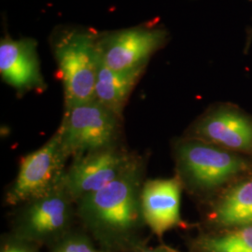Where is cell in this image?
<instances>
[{
  "label": "cell",
  "mask_w": 252,
  "mask_h": 252,
  "mask_svg": "<svg viewBox=\"0 0 252 252\" xmlns=\"http://www.w3.org/2000/svg\"><path fill=\"white\" fill-rule=\"evenodd\" d=\"M146 164L135 156L116 180L77 203V215L106 241L124 240L145 223L141 190Z\"/></svg>",
  "instance_id": "6da1fadb"
},
{
  "label": "cell",
  "mask_w": 252,
  "mask_h": 252,
  "mask_svg": "<svg viewBox=\"0 0 252 252\" xmlns=\"http://www.w3.org/2000/svg\"><path fill=\"white\" fill-rule=\"evenodd\" d=\"M176 176L190 195L208 203L252 173V159L184 135L173 144Z\"/></svg>",
  "instance_id": "7a4b0ae2"
},
{
  "label": "cell",
  "mask_w": 252,
  "mask_h": 252,
  "mask_svg": "<svg viewBox=\"0 0 252 252\" xmlns=\"http://www.w3.org/2000/svg\"><path fill=\"white\" fill-rule=\"evenodd\" d=\"M99 34L94 29L64 26L51 35V49L63 83V107L94 99L101 62Z\"/></svg>",
  "instance_id": "3957f363"
},
{
  "label": "cell",
  "mask_w": 252,
  "mask_h": 252,
  "mask_svg": "<svg viewBox=\"0 0 252 252\" xmlns=\"http://www.w3.org/2000/svg\"><path fill=\"white\" fill-rule=\"evenodd\" d=\"M70 155L58 131L43 146L24 156L5 194V204L20 207L62 186Z\"/></svg>",
  "instance_id": "277c9868"
},
{
  "label": "cell",
  "mask_w": 252,
  "mask_h": 252,
  "mask_svg": "<svg viewBox=\"0 0 252 252\" xmlns=\"http://www.w3.org/2000/svg\"><path fill=\"white\" fill-rule=\"evenodd\" d=\"M123 118L96 100L64 107L57 131L73 159L116 143Z\"/></svg>",
  "instance_id": "5b68a950"
},
{
  "label": "cell",
  "mask_w": 252,
  "mask_h": 252,
  "mask_svg": "<svg viewBox=\"0 0 252 252\" xmlns=\"http://www.w3.org/2000/svg\"><path fill=\"white\" fill-rule=\"evenodd\" d=\"M167 41V30L153 23L100 33L101 61L115 71L146 69L153 54Z\"/></svg>",
  "instance_id": "8992f818"
},
{
  "label": "cell",
  "mask_w": 252,
  "mask_h": 252,
  "mask_svg": "<svg viewBox=\"0 0 252 252\" xmlns=\"http://www.w3.org/2000/svg\"><path fill=\"white\" fill-rule=\"evenodd\" d=\"M76 214L77 203L61 186L20 206L15 219L17 237L27 242L60 240Z\"/></svg>",
  "instance_id": "52a82bcc"
},
{
  "label": "cell",
  "mask_w": 252,
  "mask_h": 252,
  "mask_svg": "<svg viewBox=\"0 0 252 252\" xmlns=\"http://www.w3.org/2000/svg\"><path fill=\"white\" fill-rule=\"evenodd\" d=\"M186 135L252 159V116L234 104L209 107L191 124Z\"/></svg>",
  "instance_id": "ba28073f"
},
{
  "label": "cell",
  "mask_w": 252,
  "mask_h": 252,
  "mask_svg": "<svg viewBox=\"0 0 252 252\" xmlns=\"http://www.w3.org/2000/svg\"><path fill=\"white\" fill-rule=\"evenodd\" d=\"M135 155L116 147V144L73 159L67 167L62 186L73 200L97 191L116 180L134 161Z\"/></svg>",
  "instance_id": "9c48e42d"
},
{
  "label": "cell",
  "mask_w": 252,
  "mask_h": 252,
  "mask_svg": "<svg viewBox=\"0 0 252 252\" xmlns=\"http://www.w3.org/2000/svg\"><path fill=\"white\" fill-rule=\"evenodd\" d=\"M0 75L19 94L45 90L36 43L33 38L14 39L5 36L1 39Z\"/></svg>",
  "instance_id": "30bf717a"
},
{
  "label": "cell",
  "mask_w": 252,
  "mask_h": 252,
  "mask_svg": "<svg viewBox=\"0 0 252 252\" xmlns=\"http://www.w3.org/2000/svg\"><path fill=\"white\" fill-rule=\"evenodd\" d=\"M183 185L175 176L145 180L141 190V208L145 224L158 236L183 226L180 203Z\"/></svg>",
  "instance_id": "8fae6325"
},
{
  "label": "cell",
  "mask_w": 252,
  "mask_h": 252,
  "mask_svg": "<svg viewBox=\"0 0 252 252\" xmlns=\"http://www.w3.org/2000/svg\"><path fill=\"white\" fill-rule=\"evenodd\" d=\"M208 221L224 230L252 225V173L207 203Z\"/></svg>",
  "instance_id": "7c38bea8"
},
{
  "label": "cell",
  "mask_w": 252,
  "mask_h": 252,
  "mask_svg": "<svg viewBox=\"0 0 252 252\" xmlns=\"http://www.w3.org/2000/svg\"><path fill=\"white\" fill-rule=\"evenodd\" d=\"M145 70L115 71L101 61L94 89V100L119 117L124 118L126 103Z\"/></svg>",
  "instance_id": "4fadbf2b"
},
{
  "label": "cell",
  "mask_w": 252,
  "mask_h": 252,
  "mask_svg": "<svg viewBox=\"0 0 252 252\" xmlns=\"http://www.w3.org/2000/svg\"><path fill=\"white\" fill-rule=\"evenodd\" d=\"M199 252H252V225L206 235L196 242Z\"/></svg>",
  "instance_id": "5bb4252c"
},
{
  "label": "cell",
  "mask_w": 252,
  "mask_h": 252,
  "mask_svg": "<svg viewBox=\"0 0 252 252\" xmlns=\"http://www.w3.org/2000/svg\"><path fill=\"white\" fill-rule=\"evenodd\" d=\"M53 252H101L83 234H65L55 246Z\"/></svg>",
  "instance_id": "9a60e30c"
},
{
  "label": "cell",
  "mask_w": 252,
  "mask_h": 252,
  "mask_svg": "<svg viewBox=\"0 0 252 252\" xmlns=\"http://www.w3.org/2000/svg\"><path fill=\"white\" fill-rule=\"evenodd\" d=\"M28 243L29 242L26 240L17 237L16 239H12L5 243L1 249V252H36Z\"/></svg>",
  "instance_id": "2e32d148"
},
{
  "label": "cell",
  "mask_w": 252,
  "mask_h": 252,
  "mask_svg": "<svg viewBox=\"0 0 252 252\" xmlns=\"http://www.w3.org/2000/svg\"><path fill=\"white\" fill-rule=\"evenodd\" d=\"M135 252H177L173 251L169 248H164V247H159V248H143L139 249Z\"/></svg>",
  "instance_id": "e0dca14e"
},
{
  "label": "cell",
  "mask_w": 252,
  "mask_h": 252,
  "mask_svg": "<svg viewBox=\"0 0 252 252\" xmlns=\"http://www.w3.org/2000/svg\"><path fill=\"white\" fill-rule=\"evenodd\" d=\"M252 41V29L249 32V34H248V41H247V47H249V46L251 45V42Z\"/></svg>",
  "instance_id": "ac0fdd59"
}]
</instances>
